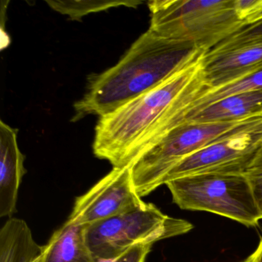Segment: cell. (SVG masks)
I'll return each instance as SVG.
<instances>
[{
	"label": "cell",
	"instance_id": "20",
	"mask_svg": "<svg viewBox=\"0 0 262 262\" xmlns=\"http://www.w3.org/2000/svg\"><path fill=\"white\" fill-rule=\"evenodd\" d=\"M262 171V145L248 171Z\"/></svg>",
	"mask_w": 262,
	"mask_h": 262
},
{
	"label": "cell",
	"instance_id": "9",
	"mask_svg": "<svg viewBox=\"0 0 262 262\" xmlns=\"http://www.w3.org/2000/svg\"><path fill=\"white\" fill-rule=\"evenodd\" d=\"M262 66V39L212 49L204 56L203 70L208 88L238 80Z\"/></svg>",
	"mask_w": 262,
	"mask_h": 262
},
{
	"label": "cell",
	"instance_id": "7",
	"mask_svg": "<svg viewBox=\"0 0 262 262\" xmlns=\"http://www.w3.org/2000/svg\"><path fill=\"white\" fill-rule=\"evenodd\" d=\"M261 145L262 116L179 162L167 173L162 185L198 174H245Z\"/></svg>",
	"mask_w": 262,
	"mask_h": 262
},
{
	"label": "cell",
	"instance_id": "13",
	"mask_svg": "<svg viewBox=\"0 0 262 262\" xmlns=\"http://www.w3.org/2000/svg\"><path fill=\"white\" fill-rule=\"evenodd\" d=\"M42 250L23 219L10 217L0 229V262H38Z\"/></svg>",
	"mask_w": 262,
	"mask_h": 262
},
{
	"label": "cell",
	"instance_id": "12",
	"mask_svg": "<svg viewBox=\"0 0 262 262\" xmlns=\"http://www.w3.org/2000/svg\"><path fill=\"white\" fill-rule=\"evenodd\" d=\"M262 116V91L239 93L186 117L185 122L214 123Z\"/></svg>",
	"mask_w": 262,
	"mask_h": 262
},
{
	"label": "cell",
	"instance_id": "15",
	"mask_svg": "<svg viewBox=\"0 0 262 262\" xmlns=\"http://www.w3.org/2000/svg\"><path fill=\"white\" fill-rule=\"evenodd\" d=\"M57 13L67 15L73 20H79L84 16L93 13L105 11L108 9L116 7H125L136 8L138 6L143 4L142 1H107V0H86V1H76V0H48L46 1Z\"/></svg>",
	"mask_w": 262,
	"mask_h": 262
},
{
	"label": "cell",
	"instance_id": "18",
	"mask_svg": "<svg viewBox=\"0 0 262 262\" xmlns=\"http://www.w3.org/2000/svg\"><path fill=\"white\" fill-rule=\"evenodd\" d=\"M152 245L151 244H141L136 245L125 251L113 262H145Z\"/></svg>",
	"mask_w": 262,
	"mask_h": 262
},
{
	"label": "cell",
	"instance_id": "14",
	"mask_svg": "<svg viewBox=\"0 0 262 262\" xmlns=\"http://www.w3.org/2000/svg\"><path fill=\"white\" fill-rule=\"evenodd\" d=\"M257 91H262V66L251 74L238 80L215 88L205 90L193 103L188 116L229 96L239 93Z\"/></svg>",
	"mask_w": 262,
	"mask_h": 262
},
{
	"label": "cell",
	"instance_id": "5",
	"mask_svg": "<svg viewBox=\"0 0 262 262\" xmlns=\"http://www.w3.org/2000/svg\"><path fill=\"white\" fill-rule=\"evenodd\" d=\"M165 185L182 209L213 213L247 227L261 220L245 173L198 174Z\"/></svg>",
	"mask_w": 262,
	"mask_h": 262
},
{
	"label": "cell",
	"instance_id": "19",
	"mask_svg": "<svg viewBox=\"0 0 262 262\" xmlns=\"http://www.w3.org/2000/svg\"><path fill=\"white\" fill-rule=\"evenodd\" d=\"M251 185L253 197L262 220V171L245 173Z\"/></svg>",
	"mask_w": 262,
	"mask_h": 262
},
{
	"label": "cell",
	"instance_id": "21",
	"mask_svg": "<svg viewBox=\"0 0 262 262\" xmlns=\"http://www.w3.org/2000/svg\"><path fill=\"white\" fill-rule=\"evenodd\" d=\"M252 262H262V239L259 242L255 251L248 257Z\"/></svg>",
	"mask_w": 262,
	"mask_h": 262
},
{
	"label": "cell",
	"instance_id": "16",
	"mask_svg": "<svg viewBox=\"0 0 262 262\" xmlns=\"http://www.w3.org/2000/svg\"><path fill=\"white\" fill-rule=\"evenodd\" d=\"M237 16L247 26L262 20V0H234Z\"/></svg>",
	"mask_w": 262,
	"mask_h": 262
},
{
	"label": "cell",
	"instance_id": "3",
	"mask_svg": "<svg viewBox=\"0 0 262 262\" xmlns=\"http://www.w3.org/2000/svg\"><path fill=\"white\" fill-rule=\"evenodd\" d=\"M148 30L161 37L186 41L204 51L248 27L239 19L234 0L148 1Z\"/></svg>",
	"mask_w": 262,
	"mask_h": 262
},
{
	"label": "cell",
	"instance_id": "11",
	"mask_svg": "<svg viewBox=\"0 0 262 262\" xmlns=\"http://www.w3.org/2000/svg\"><path fill=\"white\" fill-rule=\"evenodd\" d=\"M85 227L66 222L43 246L38 262H97L87 245Z\"/></svg>",
	"mask_w": 262,
	"mask_h": 262
},
{
	"label": "cell",
	"instance_id": "10",
	"mask_svg": "<svg viewBox=\"0 0 262 262\" xmlns=\"http://www.w3.org/2000/svg\"><path fill=\"white\" fill-rule=\"evenodd\" d=\"M25 156L17 142V130L0 122V217L16 211L19 187L27 172Z\"/></svg>",
	"mask_w": 262,
	"mask_h": 262
},
{
	"label": "cell",
	"instance_id": "8",
	"mask_svg": "<svg viewBox=\"0 0 262 262\" xmlns=\"http://www.w3.org/2000/svg\"><path fill=\"white\" fill-rule=\"evenodd\" d=\"M144 202L133 186L131 167L113 168L85 194L76 198L67 222L87 226L126 212Z\"/></svg>",
	"mask_w": 262,
	"mask_h": 262
},
{
	"label": "cell",
	"instance_id": "17",
	"mask_svg": "<svg viewBox=\"0 0 262 262\" xmlns=\"http://www.w3.org/2000/svg\"><path fill=\"white\" fill-rule=\"evenodd\" d=\"M260 39H262V20L242 29L215 47L222 48Z\"/></svg>",
	"mask_w": 262,
	"mask_h": 262
},
{
	"label": "cell",
	"instance_id": "4",
	"mask_svg": "<svg viewBox=\"0 0 262 262\" xmlns=\"http://www.w3.org/2000/svg\"><path fill=\"white\" fill-rule=\"evenodd\" d=\"M192 224L164 214L154 204L140 206L87 225V245L97 262L114 261L130 248L189 232Z\"/></svg>",
	"mask_w": 262,
	"mask_h": 262
},
{
	"label": "cell",
	"instance_id": "6",
	"mask_svg": "<svg viewBox=\"0 0 262 262\" xmlns=\"http://www.w3.org/2000/svg\"><path fill=\"white\" fill-rule=\"evenodd\" d=\"M257 117L214 123L184 122L132 165V179L138 195L142 199L148 195L162 185L164 177L179 162Z\"/></svg>",
	"mask_w": 262,
	"mask_h": 262
},
{
	"label": "cell",
	"instance_id": "22",
	"mask_svg": "<svg viewBox=\"0 0 262 262\" xmlns=\"http://www.w3.org/2000/svg\"><path fill=\"white\" fill-rule=\"evenodd\" d=\"M240 262H252V261H251V260H250V259L248 258H248H246V259H245V260H244L243 261H240Z\"/></svg>",
	"mask_w": 262,
	"mask_h": 262
},
{
	"label": "cell",
	"instance_id": "2",
	"mask_svg": "<svg viewBox=\"0 0 262 262\" xmlns=\"http://www.w3.org/2000/svg\"><path fill=\"white\" fill-rule=\"evenodd\" d=\"M203 51L191 42L148 30L116 66L92 76L86 93L75 103V119L113 113L162 84Z\"/></svg>",
	"mask_w": 262,
	"mask_h": 262
},
{
	"label": "cell",
	"instance_id": "1",
	"mask_svg": "<svg viewBox=\"0 0 262 262\" xmlns=\"http://www.w3.org/2000/svg\"><path fill=\"white\" fill-rule=\"evenodd\" d=\"M206 52L151 91L99 117L93 153L113 168L132 165L185 122L196 99L208 89L203 70Z\"/></svg>",
	"mask_w": 262,
	"mask_h": 262
}]
</instances>
